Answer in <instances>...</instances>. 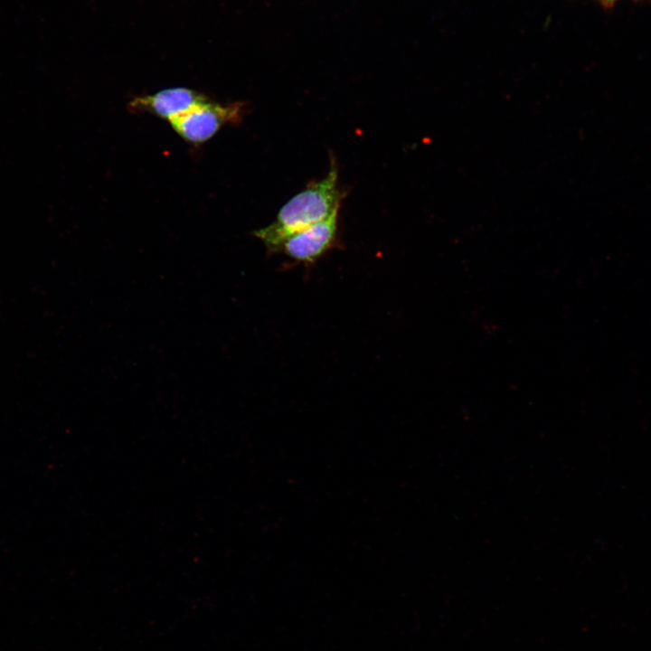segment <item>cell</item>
<instances>
[{"label": "cell", "instance_id": "obj_4", "mask_svg": "<svg viewBox=\"0 0 651 651\" xmlns=\"http://www.w3.org/2000/svg\"><path fill=\"white\" fill-rule=\"evenodd\" d=\"M207 99L201 92L176 87L136 97L129 101L128 109L135 113L147 112L171 122Z\"/></svg>", "mask_w": 651, "mask_h": 651}, {"label": "cell", "instance_id": "obj_2", "mask_svg": "<svg viewBox=\"0 0 651 651\" xmlns=\"http://www.w3.org/2000/svg\"><path fill=\"white\" fill-rule=\"evenodd\" d=\"M244 106L239 101L222 105L207 99L169 123L183 139L200 145L215 136L224 125L238 123Z\"/></svg>", "mask_w": 651, "mask_h": 651}, {"label": "cell", "instance_id": "obj_3", "mask_svg": "<svg viewBox=\"0 0 651 651\" xmlns=\"http://www.w3.org/2000/svg\"><path fill=\"white\" fill-rule=\"evenodd\" d=\"M339 207L326 218L288 237L278 251L297 262L316 261L335 241Z\"/></svg>", "mask_w": 651, "mask_h": 651}, {"label": "cell", "instance_id": "obj_5", "mask_svg": "<svg viewBox=\"0 0 651 651\" xmlns=\"http://www.w3.org/2000/svg\"><path fill=\"white\" fill-rule=\"evenodd\" d=\"M604 1H614V0H604Z\"/></svg>", "mask_w": 651, "mask_h": 651}, {"label": "cell", "instance_id": "obj_1", "mask_svg": "<svg viewBox=\"0 0 651 651\" xmlns=\"http://www.w3.org/2000/svg\"><path fill=\"white\" fill-rule=\"evenodd\" d=\"M337 178L335 162L331 160L330 169L323 179L294 195L280 208L274 222L254 231L253 235L269 251L278 252L288 237L326 218L340 206Z\"/></svg>", "mask_w": 651, "mask_h": 651}]
</instances>
